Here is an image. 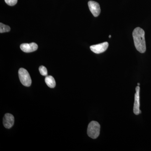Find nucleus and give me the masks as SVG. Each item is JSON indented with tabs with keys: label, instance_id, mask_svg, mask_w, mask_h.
I'll list each match as a JSON object with an SVG mask.
<instances>
[{
	"label": "nucleus",
	"instance_id": "obj_14",
	"mask_svg": "<svg viewBox=\"0 0 151 151\" xmlns=\"http://www.w3.org/2000/svg\"><path fill=\"white\" fill-rule=\"evenodd\" d=\"M111 35H109V38H111Z\"/></svg>",
	"mask_w": 151,
	"mask_h": 151
},
{
	"label": "nucleus",
	"instance_id": "obj_12",
	"mask_svg": "<svg viewBox=\"0 0 151 151\" xmlns=\"http://www.w3.org/2000/svg\"><path fill=\"white\" fill-rule=\"evenodd\" d=\"M18 0H5V2L9 6H13L16 4Z\"/></svg>",
	"mask_w": 151,
	"mask_h": 151
},
{
	"label": "nucleus",
	"instance_id": "obj_11",
	"mask_svg": "<svg viewBox=\"0 0 151 151\" xmlns=\"http://www.w3.org/2000/svg\"><path fill=\"white\" fill-rule=\"evenodd\" d=\"M39 71L40 74L44 76H47V71L46 67L41 65L39 67Z\"/></svg>",
	"mask_w": 151,
	"mask_h": 151
},
{
	"label": "nucleus",
	"instance_id": "obj_5",
	"mask_svg": "<svg viewBox=\"0 0 151 151\" xmlns=\"http://www.w3.org/2000/svg\"><path fill=\"white\" fill-rule=\"evenodd\" d=\"M109 44L108 42H104L92 45L90 47V49L93 52L96 54H100L106 51L108 49Z\"/></svg>",
	"mask_w": 151,
	"mask_h": 151
},
{
	"label": "nucleus",
	"instance_id": "obj_3",
	"mask_svg": "<svg viewBox=\"0 0 151 151\" xmlns=\"http://www.w3.org/2000/svg\"><path fill=\"white\" fill-rule=\"evenodd\" d=\"M18 73L20 81L24 86H29L31 85V78L26 69L20 68L19 69Z\"/></svg>",
	"mask_w": 151,
	"mask_h": 151
},
{
	"label": "nucleus",
	"instance_id": "obj_9",
	"mask_svg": "<svg viewBox=\"0 0 151 151\" xmlns=\"http://www.w3.org/2000/svg\"><path fill=\"white\" fill-rule=\"evenodd\" d=\"M45 82L47 86L50 88H54L56 85L55 80L51 76H46L45 78Z\"/></svg>",
	"mask_w": 151,
	"mask_h": 151
},
{
	"label": "nucleus",
	"instance_id": "obj_6",
	"mask_svg": "<svg viewBox=\"0 0 151 151\" xmlns=\"http://www.w3.org/2000/svg\"><path fill=\"white\" fill-rule=\"evenodd\" d=\"M88 6L90 12L94 17H97L100 13V5L98 3L94 1H90L88 2Z\"/></svg>",
	"mask_w": 151,
	"mask_h": 151
},
{
	"label": "nucleus",
	"instance_id": "obj_10",
	"mask_svg": "<svg viewBox=\"0 0 151 151\" xmlns=\"http://www.w3.org/2000/svg\"><path fill=\"white\" fill-rule=\"evenodd\" d=\"M10 27L9 26L6 25L4 24L0 23V32L4 33L9 32L10 31Z\"/></svg>",
	"mask_w": 151,
	"mask_h": 151
},
{
	"label": "nucleus",
	"instance_id": "obj_2",
	"mask_svg": "<svg viewBox=\"0 0 151 151\" xmlns=\"http://www.w3.org/2000/svg\"><path fill=\"white\" fill-rule=\"evenodd\" d=\"M100 124L95 121H92L89 123L87 128V134L93 139H97L100 135Z\"/></svg>",
	"mask_w": 151,
	"mask_h": 151
},
{
	"label": "nucleus",
	"instance_id": "obj_4",
	"mask_svg": "<svg viewBox=\"0 0 151 151\" xmlns=\"http://www.w3.org/2000/svg\"><path fill=\"white\" fill-rule=\"evenodd\" d=\"M140 89L139 86H138L136 87V92L135 94L134 103L133 108L134 113L136 115L141 113V111L140 110Z\"/></svg>",
	"mask_w": 151,
	"mask_h": 151
},
{
	"label": "nucleus",
	"instance_id": "obj_13",
	"mask_svg": "<svg viewBox=\"0 0 151 151\" xmlns=\"http://www.w3.org/2000/svg\"><path fill=\"white\" fill-rule=\"evenodd\" d=\"M137 85H138V86H140V84L139 83H138Z\"/></svg>",
	"mask_w": 151,
	"mask_h": 151
},
{
	"label": "nucleus",
	"instance_id": "obj_7",
	"mask_svg": "<svg viewBox=\"0 0 151 151\" xmlns=\"http://www.w3.org/2000/svg\"><path fill=\"white\" fill-rule=\"evenodd\" d=\"M14 122V116L10 113H6L3 119V124L4 127L7 129H10L12 127Z\"/></svg>",
	"mask_w": 151,
	"mask_h": 151
},
{
	"label": "nucleus",
	"instance_id": "obj_1",
	"mask_svg": "<svg viewBox=\"0 0 151 151\" xmlns=\"http://www.w3.org/2000/svg\"><path fill=\"white\" fill-rule=\"evenodd\" d=\"M133 37L135 47L141 53H144L146 50L145 32L140 27H137L133 32Z\"/></svg>",
	"mask_w": 151,
	"mask_h": 151
},
{
	"label": "nucleus",
	"instance_id": "obj_8",
	"mask_svg": "<svg viewBox=\"0 0 151 151\" xmlns=\"http://www.w3.org/2000/svg\"><path fill=\"white\" fill-rule=\"evenodd\" d=\"M20 48L24 52H32L37 49L38 45L36 43H35V42L29 44L23 43L21 45Z\"/></svg>",
	"mask_w": 151,
	"mask_h": 151
}]
</instances>
